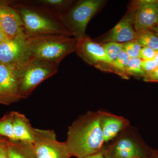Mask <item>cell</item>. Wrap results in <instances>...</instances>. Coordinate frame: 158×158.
<instances>
[{
	"label": "cell",
	"mask_w": 158,
	"mask_h": 158,
	"mask_svg": "<svg viewBox=\"0 0 158 158\" xmlns=\"http://www.w3.org/2000/svg\"><path fill=\"white\" fill-rule=\"evenodd\" d=\"M102 111H89L77 118L68 128L67 139L72 156L85 158L102 151L103 135L101 127Z\"/></svg>",
	"instance_id": "1"
},
{
	"label": "cell",
	"mask_w": 158,
	"mask_h": 158,
	"mask_svg": "<svg viewBox=\"0 0 158 158\" xmlns=\"http://www.w3.org/2000/svg\"><path fill=\"white\" fill-rule=\"evenodd\" d=\"M77 41L76 38L65 35L27 36L23 56L20 61L38 59L59 66L66 56L75 51Z\"/></svg>",
	"instance_id": "2"
},
{
	"label": "cell",
	"mask_w": 158,
	"mask_h": 158,
	"mask_svg": "<svg viewBox=\"0 0 158 158\" xmlns=\"http://www.w3.org/2000/svg\"><path fill=\"white\" fill-rule=\"evenodd\" d=\"M11 7L19 14L27 36H71L63 24L62 17L34 5L30 1L17 2Z\"/></svg>",
	"instance_id": "3"
},
{
	"label": "cell",
	"mask_w": 158,
	"mask_h": 158,
	"mask_svg": "<svg viewBox=\"0 0 158 158\" xmlns=\"http://www.w3.org/2000/svg\"><path fill=\"white\" fill-rule=\"evenodd\" d=\"M21 99L28 97L47 79L57 73L58 66L38 59H27L16 63Z\"/></svg>",
	"instance_id": "4"
},
{
	"label": "cell",
	"mask_w": 158,
	"mask_h": 158,
	"mask_svg": "<svg viewBox=\"0 0 158 158\" xmlns=\"http://www.w3.org/2000/svg\"><path fill=\"white\" fill-rule=\"evenodd\" d=\"M105 2L102 0H81L74 3L62 18L63 24L70 35L77 40L86 36L88 23Z\"/></svg>",
	"instance_id": "5"
},
{
	"label": "cell",
	"mask_w": 158,
	"mask_h": 158,
	"mask_svg": "<svg viewBox=\"0 0 158 158\" xmlns=\"http://www.w3.org/2000/svg\"><path fill=\"white\" fill-rule=\"evenodd\" d=\"M33 144L37 158H70L66 142L58 141L53 130L34 128Z\"/></svg>",
	"instance_id": "6"
},
{
	"label": "cell",
	"mask_w": 158,
	"mask_h": 158,
	"mask_svg": "<svg viewBox=\"0 0 158 158\" xmlns=\"http://www.w3.org/2000/svg\"><path fill=\"white\" fill-rule=\"evenodd\" d=\"M127 128L117 140L102 150L106 158H147V152Z\"/></svg>",
	"instance_id": "7"
},
{
	"label": "cell",
	"mask_w": 158,
	"mask_h": 158,
	"mask_svg": "<svg viewBox=\"0 0 158 158\" xmlns=\"http://www.w3.org/2000/svg\"><path fill=\"white\" fill-rule=\"evenodd\" d=\"M21 99L16 63H0V104L9 105Z\"/></svg>",
	"instance_id": "8"
},
{
	"label": "cell",
	"mask_w": 158,
	"mask_h": 158,
	"mask_svg": "<svg viewBox=\"0 0 158 158\" xmlns=\"http://www.w3.org/2000/svg\"><path fill=\"white\" fill-rule=\"evenodd\" d=\"M136 10L130 6L125 15L114 27L99 37L97 42L100 44L108 42L120 43L134 40L136 32L134 27Z\"/></svg>",
	"instance_id": "9"
},
{
	"label": "cell",
	"mask_w": 158,
	"mask_h": 158,
	"mask_svg": "<svg viewBox=\"0 0 158 158\" xmlns=\"http://www.w3.org/2000/svg\"><path fill=\"white\" fill-rule=\"evenodd\" d=\"M77 55L89 65H111L112 62L101 44L86 35L78 39L75 51Z\"/></svg>",
	"instance_id": "10"
},
{
	"label": "cell",
	"mask_w": 158,
	"mask_h": 158,
	"mask_svg": "<svg viewBox=\"0 0 158 158\" xmlns=\"http://www.w3.org/2000/svg\"><path fill=\"white\" fill-rule=\"evenodd\" d=\"M0 25L9 39L27 36L19 14L14 8L6 4H0Z\"/></svg>",
	"instance_id": "11"
},
{
	"label": "cell",
	"mask_w": 158,
	"mask_h": 158,
	"mask_svg": "<svg viewBox=\"0 0 158 158\" xmlns=\"http://www.w3.org/2000/svg\"><path fill=\"white\" fill-rule=\"evenodd\" d=\"M26 37L19 36L0 43V63L15 64L21 60L25 51Z\"/></svg>",
	"instance_id": "12"
},
{
	"label": "cell",
	"mask_w": 158,
	"mask_h": 158,
	"mask_svg": "<svg viewBox=\"0 0 158 158\" xmlns=\"http://www.w3.org/2000/svg\"><path fill=\"white\" fill-rule=\"evenodd\" d=\"M130 122L123 116L102 111L100 125L105 143L118 135V133L128 127Z\"/></svg>",
	"instance_id": "13"
},
{
	"label": "cell",
	"mask_w": 158,
	"mask_h": 158,
	"mask_svg": "<svg viewBox=\"0 0 158 158\" xmlns=\"http://www.w3.org/2000/svg\"><path fill=\"white\" fill-rule=\"evenodd\" d=\"M158 23V6L156 0L138 8L135 13L134 27L136 31L151 30Z\"/></svg>",
	"instance_id": "14"
},
{
	"label": "cell",
	"mask_w": 158,
	"mask_h": 158,
	"mask_svg": "<svg viewBox=\"0 0 158 158\" xmlns=\"http://www.w3.org/2000/svg\"><path fill=\"white\" fill-rule=\"evenodd\" d=\"M13 125L15 135L17 141L31 142L34 141V127L24 114L13 112Z\"/></svg>",
	"instance_id": "15"
},
{
	"label": "cell",
	"mask_w": 158,
	"mask_h": 158,
	"mask_svg": "<svg viewBox=\"0 0 158 158\" xmlns=\"http://www.w3.org/2000/svg\"><path fill=\"white\" fill-rule=\"evenodd\" d=\"M7 144L9 158H37L31 142L9 140Z\"/></svg>",
	"instance_id": "16"
},
{
	"label": "cell",
	"mask_w": 158,
	"mask_h": 158,
	"mask_svg": "<svg viewBox=\"0 0 158 158\" xmlns=\"http://www.w3.org/2000/svg\"><path fill=\"white\" fill-rule=\"evenodd\" d=\"M30 1L34 5L62 17L63 15L75 2L74 1L69 0H34Z\"/></svg>",
	"instance_id": "17"
},
{
	"label": "cell",
	"mask_w": 158,
	"mask_h": 158,
	"mask_svg": "<svg viewBox=\"0 0 158 158\" xmlns=\"http://www.w3.org/2000/svg\"><path fill=\"white\" fill-rule=\"evenodd\" d=\"M136 36L134 40L141 47L151 48L158 50V36L151 30H141L136 31Z\"/></svg>",
	"instance_id": "18"
},
{
	"label": "cell",
	"mask_w": 158,
	"mask_h": 158,
	"mask_svg": "<svg viewBox=\"0 0 158 158\" xmlns=\"http://www.w3.org/2000/svg\"><path fill=\"white\" fill-rule=\"evenodd\" d=\"M4 136L9 140L17 141L15 135L13 125V112L0 120V136Z\"/></svg>",
	"instance_id": "19"
},
{
	"label": "cell",
	"mask_w": 158,
	"mask_h": 158,
	"mask_svg": "<svg viewBox=\"0 0 158 158\" xmlns=\"http://www.w3.org/2000/svg\"><path fill=\"white\" fill-rule=\"evenodd\" d=\"M130 59L129 56L123 50L110 65H112V67L118 71L119 75L127 79V76L126 74L125 71Z\"/></svg>",
	"instance_id": "20"
},
{
	"label": "cell",
	"mask_w": 158,
	"mask_h": 158,
	"mask_svg": "<svg viewBox=\"0 0 158 158\" xmlns=\"http://www.w3.org/2000/svg\"><path fill=\"white\" fill-rule=\"evenodd\" d=\"M141 60L138 57L131 58L125 73L127 75L144 77L145 73L141 68Z\"/></svg>",
	"instance_id": "21"
},
{
	"label": "cell",
	"mask_w": 158,
	"mask_h": 158,
	"mask_svg": "<svg viewBox=\"0 0 158 158\" xmlns=\"http://www.w3.org/2000/svg\"><path fill=\"white\" fill-rule=\"evenodd\" d=\"M101 44L105 49L112 63L116 59L118 54L123 50V43L110 42Z\"/></svg>",
	"instance_id": "22"
},
{
	"label": "cell",
	"mask_w": 158,
	"mask_h": 158,
	"mask_svg": "<svg viewBox=\"0 0 158 158\" xmlns=\"http://www.w3.org/2000/svg\"><path fill=\"white\" fill-rule=\"evenodd\" d=\"M141 47L135 40L123 43V50L130 58L138 57Z\"/></svg>",
	"instance_id": "23"
},
{
	"label": "cell",
	"mask_w": 158,
	"mask_h": 158,
	"mask_svg": "<svg viewBox=\"0 0 158 158\" xmlns=\"http://www.w3.org/2000/svg\"><path fill=\"white\" fill-rule=\"evenodd\" d=\"M157 51L151 48L144 47L141 48L138 58L142 60L154 59Z\"/></svg>",
	"instance_id": "24"
},
{
	"label": "cell",
	"mask_w": 158,
	"mask_h": 158,
	"mask_svg": "<svg viewBox=\"0 0 158 158\" xmlns=\"http://www.w3.org/2000/svg\"><path fill=\"white\" fill-rule=\"evenodd\" d=\"M141 68L144 72L145 74L151 72L158 68L157 65L154 59L149 60H141Z\"/></svg>",
	"instance_id": "25"
},
{
	"label": "cell",
	"mask_w": 158,
	"mask_h": 158,
	"mask_svg": "<svg viewBox=\"0 0 158 158\" xmlns=\"http://www.w3.org/2000/svg\"><path fill=\"white\" fill-rule=\"evenodd\" d=\"M143 80L145 82H158V68L144 75Z\"/></svg>",
	"instance_id": "26"
},
{
	"label": "cell",
	"mask_w": 158,
	"mask_h": 158,
	"mask_svg": "<svg viewBox=\"0 0 158 158\" xmlns=\"http://www.w3.org/2000/svg\"><path fill=\"white\" fill-rule=\"evenodd\" d=\"M0 158H9L7 141L0 138Z\"/></svg>",
	"instance_id": "27"
},
{
	"label": "cell",
	"mask_w": 158,
	"mask_h": 158,
	"mask_svg": "<svg viewBox=\"0 0 158 158\" xmlns=\"http://www.w3.org/2000/svg\"><path fill=\"white\" fill-rule=\"evenodd\" d=\"M8 39V37L6 36L4 31H3L2 27L0 25V43L3 42L5 40H7Z\"/></svg>",
	"instance_id": "28"
},
{
	"label": "cell",
	"mask_w": 158,
	"mask_h": 158,
	"mask_svg": "<svg viewBox=\"0 0 158 158\" xmlns=\"http://www.w3.org/2000/svg\"><path fill=\"white\" fill-rule=\"evenodd\" d=\"M85 158H106L105 157L102 152L101 151L100 152L98 153L95 154L93 155L89 156Z\"/></svg>",
	"instance_id": "29"
},
{
	"label": "cell",
	"mask_w": 158,
	"mask_h": 158,
	"mask_svg": "<svg viewBox=\"0 0 158 158\" xmlns=\"http://www.w3.org/2000/svg\"><path fill=\"white\" fill-rule=\"evenodd\" d=\"M148 158H158V152H153L150 156L148 157Z\"/></svg>",
	"instance_id": "30"
},
{
	"label": "cell",
	"mask_w": 158,
	"mask_h": 158,
	"mask_svg": "<svg viewBox=\"0 0 158 158\" xmlns=\"http://www.w3.org/2000/svg\"><path fill=\"white\" fill-rule=\"evenodd\" d=\"M151 31H152L153 32H154V33H155V34L158 36V23L156 25V26L154 28H153Z\"/></svg>",
	"instance_id": "31"
},
{
	"label": "cell",
	"mask_w": 158,
	"mask_h": 158,
	"mask_svg": "<svg viewBox=\"0 0 158 158\" xmlns=\"http://www.w3.org/2000/svg\"><path fill=\"white\" fill-rule=\"evenodd\" d=\"M154 59L158 67V52H156V53Z\"/></svg>",
	"instance_id": "32"
},
{
	"label": "cell",
	"mask_w": 158,
	"mask_h": 158,
	"mask_svg": "<svg viewBox=\"0 0 158 158\" xmlns=\"http://www.w3.org/2000/svg\"><path fill=\"white\" fill-rule=\"evenodd\" d=\"M156 3H157V5L158 6V0H156Z\"/></svg>",
	"instance_id": "33"
},
{
	"label": "cell",
	"mask_w": 158,
	"mask_h": 158,
	"mask_svg": "<svg viewBox=\"0 0 158 158\" xmlns=\"http://www.w3.org/2000/svg\"><path fill=\"white\" fill-rule=\"evenodd\" d=\"M157 52H158V50L157 51Z\"/></svg>",
	"instance_id": "34"
},
{
	"label": "cell",
	"mask_w": 158,
	"mask_h": 158,
	"mask_svg": "<svg viewBox=\"0 0 158 158\" xmlns=\"http://www.w3.org/2000/svg\"></svg>",
	"instance_id": "35"
}]
</instances>
